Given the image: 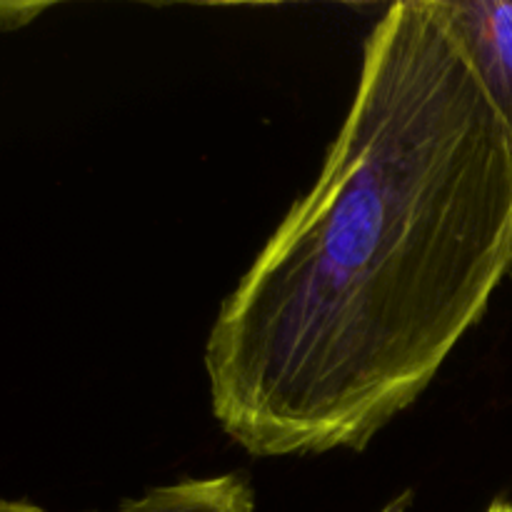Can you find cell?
Instances as JSON below:
<instances>
[{
    "label": "cell",
    "mask_w": 512,
    "mask_h": 512,
    "mask_svg": "<svg viewBox=\"0 0 512 512\" xmlns=\"http://www.w3.org/2000/svg\"><path fill=\"white\" fill-rule=\"evenodd\" d=\"M512 135V0H430Z\"/></svg>",
    "instance_id": "2"
},
{
    "label": "cell",
    "mask_w": 512,
    "mask_h": 512,
    "mask_svg": "<svg viewBox=\"0 0 512 512\" xmlns=\"http://www.w3.org/2000/svg\"><path fill=\"white\" fill-rule=\"evenodd\" d=\"M48 8L45 3H0V30L23 28Z\"/></svg>",
    "instance_id": "4"
},
{
    "label": "cell",
    "mask_w": 512,
    "mask_h": 512,
    "mask_svg": "<svg viewBox=\"0 0 512 512\" xmlns=\"http://www.w3.org/2000/svg\"><path fill=\"white\" fill-rule=\"evenodd\" d=\"M488 512H512V500H495Z\"/></svg>",
    "instance_id": "5"
},
{
    "label": "cell",
    "mask_w": 512,
    "mask_h": 512,
    "mask_svg": "<svg viewBox=\"0 0 512 512\" xmlns=\"http://www.w3.org/2000/svg\"><path fill=\"white\" fill-rule=\"evenodd\" d=\"M0 512H45L30 500L0 498ZM113 512H248L240 490L228 478H193L150 488Z\"/></svg>",
    "instance_id": "3"
},
{
    "label": "cell",
    "mask_w": 512,
    "mask_h": 512,
    "mask_svg": "<svg viewBox=\"0 0 512 512\" xmlns=\"http://www.w3.org/2000/svg\"><path fill=\"white\" fill-rule=\"evenodd\" d=\"M510 270L512 135L430 0H400L318 180L215 318V420L255 458L363 450Z\"/></svg>",
    "instance_id": "1"
}]
</instances>
